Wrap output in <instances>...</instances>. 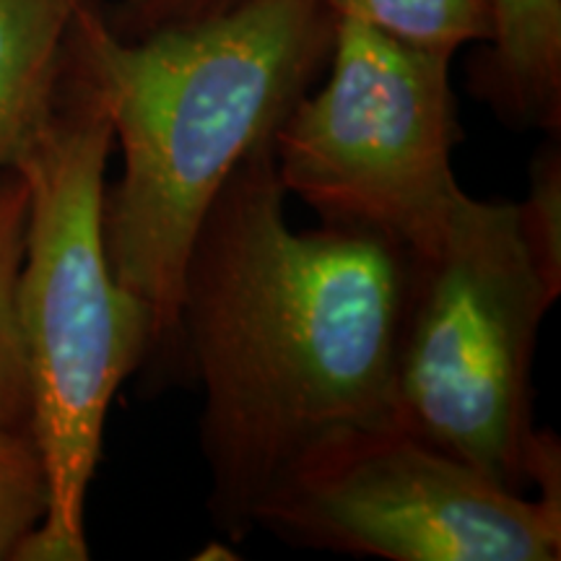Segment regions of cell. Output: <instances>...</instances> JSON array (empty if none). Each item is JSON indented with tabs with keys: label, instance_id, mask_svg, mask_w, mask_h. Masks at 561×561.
<instances>
[{
	"label": "cell",
	"instance_id": "cell-10",
	"mask_svg": "<svg viewBox=\"0 0 561 561\" xmlns=\"http://www.w3.org/2000/svg\"><path fill=\"white\" fill-rule=\"evenodd\" d=\"M26 185L16 170L0 172V424L30 426V385L16 325V278L24 255ZM32 430V426H30Z\"/></svg>",
	"mask_w": 561,
	"mask_h": 561
},
{
	"label": "cell",
	"instance_id": "cell-1",
	"mask_svg": "<svg viewBox=\"0 0 561 561\" xmlns=\"http://www.w3.org/2000/svg\"><path fill=\"white\" fill-rule=\"evenodd\" d=\"M284 203L265 138L210 203L182 273L180 343L203 388L208 510L234 543L301 455L396 421L409 255L362 229H291Z\"/></svg>",
	"mask_w": 561,
	"mask_h": 561
},
{
	"label": "cell",
	"instance_id": "cell-12",
	"mask_svg": "<svg viewBox=\"0 0 561 561\" xmlns=\"http://www.w3.org/2000/svg\"><path fill=\"white\" fill-rule=\"evenodd\" d=\"M520 208V224L543 276L561 291V159L546 144L530 170V193Z\"/></svg>",
	"mask_w": 561,
	"mask_h": 561
},
{
	"label": "cell",
	"instance_id": "cell-6",
	"mask_svg": "<svg viewBox=\"0 0 561 561\" xmlns=\"http://www.w3.org/2000/svg\"><path fill=\"white\" fill-rule=\"evenodd\" d=\"M512 491L398 421L356 426L301 455L252 512L278 541L388 561H557L561 460Z\"/></svg>",
	"mask_w": 561,
	"mask_h": 561
},
{
	"label": "cell",
	"instance_id": "cell-9",
	"mask_svg": "<svg viewBox=\"0 0 561 561\" xmlns=\"http://www.w3.org/2000/svg\"><path fill=\"white\" fill-rule=\"evenodd\" d=\"M335 16L356 19L385 37L453 58L494 34V0H328Z\"/></svg>",
	"mask_w": 561,
	"mask_h": 561
},
{
	"label": "cell",
	"instance_id": "cell-4",
	"mask_svg": "<svg viewBox=\"0 0 561 561\" xmlns=\"http://www.w3.org/2000/svg\"><path fill=\"white\" fill-rule=\"evenodd\" d=\"M557 297L517 203L468 195L445 240L409 257L398 424L502 486L528 491L551 434L533 426V354Z\"/></svg>",
	"mask_w": 561,
	"mask_h": 561
},
{
	"label": "cell",
	"instance_id": "cell-13",
	"mask_svg": "<svg viewBox=\"0 0 561 561\" xmlns=\"http://www.w3.org/2000/svg\"><path fill=\"white\" fill-rule=\"evenodd\" d=\"M237 3L242 0H123L115 11H104V16L121 37L138 39L167 26L216 16Z\"/></svg>",
	"mask_w": 561,
	"mask_h": 561
},
{
	"label": "cell",
	"instance_id": "cell-8",
	"mask_svg": "<svg viewBox=\"0 0 561 561\" xmlns=\"http://www.w3.org/2000/svg\"><path fill=\"white\" fill-rule=\"evenodd\" d=\"M87 0H0V172L50 112Z\"/></svg>",
	"mask_w": 561,
	"mask_h": 561
},
{
	"label": "cell",
	"instance_id": "cell-11",
	"mask_svg": "<svg viewBox=\"0 0 561 561\" xmlns=\"http://www.w3.org/2000/svg\"><path fill=\"white\" fill-rule=\"evenodd\" d=\"M47 507L50 486L32 430L0 424V561H19Z\"/></svg>",
	"mask_w": 561,
	"mask_h": 561
},
{
	"label": "cell",
	"instance_id": "cell-7",
	"mask_svg": "<svg viewBox=\"0 0 561 561\" xmlns=\"http://www.w3.org/2000/svg\"><path fill=\"white\" fill-rule=\"evenodd\" d=\"M481 96L517 128L557 133L561 121V0H494Z\"/></svg>",
	"mask_w": 561,
	"mask_h": 561
},
{
	"label": "cell",
	"instance_id": "cell-3",
	"mask_svg": "<svg viewBox=\"0 0 561 561\" xmlns=\"http://www.w3.org/2000/svg\"><path fill=\"white\" fill-rule=\"evenodd\" d=\"M112 149L107 112L66 55L53 107L11 167L30 198L16 325L50 486L45 520L19 561L89 559L83 517L112 398L151 356L149 312L115 278L104 244Z\"/></svg>",
	"mask_w": 561,
	"mask_h": 561
},
{
	"label": "cell",
	"instance_id": "cell-5",
	"mask_svg": "<svg viewBox=\"0 0 561 561\" xmlns=\"http://www.w3.org/2000/svg\"><path fill=\"white\" fill-rule=\"evenodd\" d=\"M450 60L335 16L328 81L273 133L286 195L409 257L437 248L468 201L453 170Z\"/></svg>",
	"mask_w": 561,
	"mask_h": 561
},
{
	"label": "cell",
	"instance_id": "cell-2",
	"mask_svg": "<svg viewBox=\"0 0 561 561\" xmlns=\"http://www.w3.org/2000/svg\"><path fill=\"white\" fill-rule=\"evenodd\" d=\"M333 30L328 0H242L128 39L96 0L81 5L66 55L123 153L121 182L104 191V244L149 312L151 356L180 343L182 273L203 216L318 81Z\"/></svg>",
	"mask_w": 561,
	"mask_h": 561
}]
</instances>
